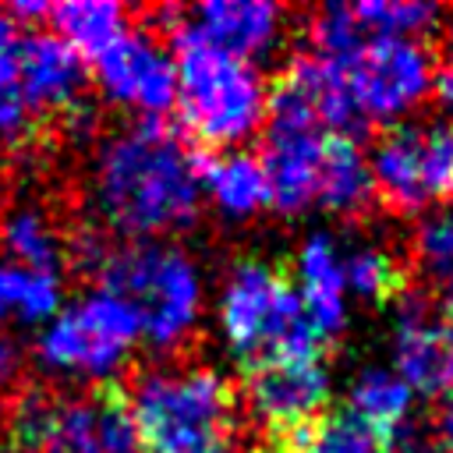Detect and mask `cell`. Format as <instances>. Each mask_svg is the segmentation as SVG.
<instances>
[{
	"label": "cell",
	"instance_id": "cell-1",
	"mask_svg": "<svg viewBox=\"0 0 453 453\" xmlns=\"http://www.w3.org/2000/svg\"><path fill=\"white\" fill-rule=\"evenodd\" d=\"M88 195L110 234L163 241L198 219V156L166 120H127L99 142Z\"/></svg>",
	"mask_w": 453,
	"mask_h": 453
},
{
	"label": "cell",
	"instance_id": "cell-2",
	"mask_svg": "<svg viewBox=\"0 0 453 453\" xmlns=\"http://www.w3.org/2000/svg\"><path fill=\"white\" fill-rule=\"evenodd\" d=\"M170 57L177 74L173 106L191 138L212 145V152L241 149L265 127L269 85L258 67L202 39L180 11H166Z\"/></svg>",
	"mask_w": 453,
	"mask_h": 453
},
{
	"label": "cell",
	"instance_id": "cell-3",
	"mask_svg": "<svg viewBox=\"0 0 453 453\" xmlns=\"http://www.w3.org/2000/svg\"><path fill=\"white\" fill-rule=\"evenodd\" d=\"M142 453H230L237 400L205 365H156L131 379L124 396Z\"/></svg>",
	"mask_w": 453,
	"mask_h": 453
},
{
	"label": "cell",
	"instance_id": "cell-4",
	"mask_svg": "<svg viewBox=\"0 0 453 453\" xmlns=\"http://www.w3.org/2000/svg\"><path fill=\"white\" fill-rule=\"evenodd\" d=\"M96 276L99 290L120 297L131 308L142 340L156 350H177L202 319V269L184 248L170 241L106 248Z\"/></svg>",
	"mask_w": 453,
	"mask_h": 453
},
{
	"label": "cell",
	"instance_id": "cell-5",
	"mask_svg": "<svg viewBox=\"0 0 453 453\" xmlns=\"http://www.w3.org/2000/svg\"><path fill=\"white\" fill-rule=\"evenodd\" d=\"M216 322L226 350L244 365L269 357H322V336L311 326L294 283L255 258L237 262L216 297Z\"/></svg>",
	"mask_w": 453,
	"mask_h": 453
},
{
	"label": "cell",
	"instance_id": "cell-6",
	"mask_svg": "<svg viewBox=\"0 0 453 453\" xmlns=\"http://www.w3.org/2000/svg\"><path fill=\"white\" fill-rule=\"evenodd\" d=\"M7 435L21 453H142L131 411L117 389H21L7 411Z\"/></svg>",
	"mask_w": 453,
	"mask_h": 453
},
{
	"label": "cell",
	"instance_id": "cell-7",
	"mask_svg": "<svg viewBox=\"0 0 453 453\" xmlns=\"http://www.w3.org/2000/svg\"><path fill=\"white\" fill-rule=\"evenodd\" d=\"M138 340L142 333L131 308L96 287L78 301L64 304L39 329L35 365L57 379L106 382L127 365Z\"/></svg>",
	"mask_w": 453,
	"mask_h": 453
},
{
	"label": "cell",
	"instance_id": "cell-8",
	"mask_svg": "<svg viewBox=\"0 0 453 453\" xmlns=\"http://www.w3.org/2000/svg\"><path fill=\"white\" fill-rule=\"evenodd\" d=\"M343 74L361 120L396 124L432 96L435 57L414 39L365 35V42L343 64Z\"/></svg>",
	"mask_w": 453,
	"mask_h": 453
},
{
	"label": "cell",
	"instance_id": "cell-9",
	"mask_svg": "<svg viewBox=\"0 0 453 453\" xmlns=\"http://www.w3.org/2000/svg\"><path fill=\"white\" fill-rule=\"evenodd\" d=\"M92 74L99 92L113 106L131 110L134 120H163L177 96L170 46L142 25H131L99 57H92Z\"/></svg>",
	"mask_w": 453,
	"mask_h": 453
},
{
	"label": "cell",
	"instance_id": "cell-10",
	"mask_svg": "<svg viewBox=\"0 0 453 453\" xmlns=\"http://www.w3.org/2000/svg\"><path fill=\"white\" fill-rule=\"evenodd\" d=\"M248 372L244 393L251 418L287 446L301 428L326 414L333 382L322 357H269Z\"/></svg>",
	"mask_w": 453,
	"mask_h": 453
},
{
	"label": "cell",
	"instance_id": "cell-11",
	"mask_svg": "<svg viewBox=\"0 0 453 453\" xmlns=\"http://www.w3.org/2000/svg\"><path fill=\"white\" fill-rule=\"evenodd\" d=\"M393 372L414 396L446 400L453 393V315L428 294H407L396 304Z\"/></svg>",
	"mask_w": 453,
	"mask_h": 453
},
{
	"label": "cell",
	"instance_id": "cell-12",
	"mask_svg": "<svg viewBox=\"0 0 453 453\" xmlns=\"http://www.w3.org/2000/svg\"><path fill=\"white\" fill-rule=\"evenodd\" d=\"M322 145H326V131L319 127L265 120V145L258 163L269 184V209L283 216H301L315 209Z\"/></svg>",
	"mask_w": 453,
	"mask_h": 453
},
{
	"label": "cell",
	"instance_id": "cell-13",
	"mask_svg": "<svg viewBox=\"0 0 453 453\" xmlns=\"http://www.w3.org/2000/svg\"><path fill=\"white\" fill-rule=\"evenodd\" d=\"M14 71L21 92L39 117H64L81 103L85 92V60L53 32H28L14 42Z\"/></svg>",
	"mask_w": 453,
	"mask_h": 453
},
{
	"label": "cell",
	"instance_id": "cell-14",
	"mask_svg": "<svg viewBox=\"0 0 453 453\" xmlns=\"http://www.w3.org/2000/svg\"><path fill=\"white\" fill-rule=\"evenodd\" d=\"M180 14L202 39L248 64L273 53L287 35V7L269 0H205Z\"/></svg>",
	"mask_w": 453,
	"mask_h": 453
},
{
	"label": "cell",
	"instance_id": "cell-15",
	"mask_svg": "<svg viewBox=\"0 0 453 453\" xmlns=\"http://www.w3.org/2000/svg\"><path fill=\"white\" fill-rule=\"evenodd\" d=\"M273 88L283 92L290 103H297L326 134H350L354 138V131L365 127V120L350 99L343 64H336V60L301 53L287 64V71L276 78Z\"/></svg>",
	"mask_w": 453,
	"mask_h": 453
},
{
	"label": "cell",
	"instance_id": "cell-16",
	"mask_svg": "<svg viewBox=\"0 0 453 453\" xmlns=\"http://www.w3.org/2000/svg\"><path fill=\"white\" fill-rule=\"evenodd\" d=\"M368 173L375 198L400 216H418L432 205L425 180V152L418 124H393L368 152Z\"/></svg>",
	"mask_w": 453,
	"mask_h": 453
},
{
	"label": "cell",
	"instance_id": "cell-17",
	"mask_svg": "<svg viewBox=\"0 0 453 453\" xmlns=\"http://www.w3.org/2000/svg\"><path fill=\"white\" fill-rule=\"evenodd\" d=\"M294 290L319 329L322 340H333L347 326V283H343V251L329 234H311L294 255Z\"/></svg>",
	"mask_w": 453,
	"mask_h": 453
},
{
	"label": "cell",
	"instance_id": "cell-18",
	"mask_svg": "<svg viewBox=\"0 0 453 453\" xmlns=\"http://www.w3.org/2000/svg\"><path fill=\"white\" fill-rule=\"evenodd\" d=\"M198 191L226 219H251L269 209V184L258 156L244 149H223L198 156Z\"/></svg>",
	"mask_w": 453,
	"mask_h": 453
},
{
	"label": "cell",
	"instance_id": "cell-19",
	"mask_svg": "<svg viewBox=\"0 0 453 453\" xmlns=\"http://www.w3.org/2000/svg\"><path fill=\"white\" fill-rule=\"evenodd\" d=\"M375 202L372 173H368V152L350 134H326L322 163H319V184H315V205L333 216H361Z\"/></svg>",
	"mask_w": 453,
	"mask_h": 453
},
{
	"label": "cell",
	"instance_id": "cell-20",
	"mask_svg": "<svg viewBox=\"0 0 453 453\" xmlns=\"http://www.w3.org/2000/svg\"><path fill=\"white\" fill-rule=\"evenodd\" d=\"M347 411L354 418H361L386 442L393 432H400L411 421L414 393L393 368L368 365L347 386Z\"/></svg>",
	"mask_w": 453,
	"mask_h": 453
},
{
	"label": "cell",
	"instance_id": "cell-21",
	"mask_svg": "<svg viewBox=\"0 0 453 453\" xmlns=\"http://www.w3.org/2000/svg\"><path fill=\"white\" fill-rule=\"evenodd\" d=\"M53 35L64 39L81 60L99 57L117 35L131 28L127 7L117 0H67L50 7Z\"/></svg>",
	"mask_w": 453,
	"mask_h": 453
},
{
	"label": "cell",
	"instance_id": "cell-22",
	"mask_svg": "<svg viewBox=\"0 0 453 453\" xmlns=\"http://www.w3.org/2000/svg\"><path fill=\"white\" fill-rule=\"evenodd\" d=\"M0 251L11 258V265L53 269V273H60L67 255L60 230L35 205H11L0 216Z\"/></svg>",
	"mask_w": 453,
	"mask_h": 453
},
{
	"label": "cell",
	"instance_id": "cell-23",
	"mask_svg": "<svg viewBox=\"0 0 453 453\" xmlns=\"http://www.w3.org/2000/svg\"><path fill=\"white\" fill-rule=\"evenodd\" d=\"M411 255L428 283V297L453 315V212H428L421 216Z\"/></svg>",
	"mask_w": 453,
	"mask_h": 453
},
{
	"label": "cell",
	"instance_id": "cell-24",
	"mask_svg": "<svg viewBox=\"0 0 453 453\" xmlns=\"http://www.w3.org/2000/svg\"><path fill=\"white\" fill-rule=\"evenodd\" d=\"M350 11L365 35L414 39V42H421V35L439 32L446 18V7L428 0H365V4H350Z\"/></svg>",
	"mask_w": 453,
	"mask_h": 453
},
{
	"label": "cell",
	"instance_id": "cell-25",
	"mask_svg": "<svg viewBox=\"0 0 453 453\" xmlns=\"http://www.w3.org/2000/svg\"><path fill=\"white\" fill-rule=\"evenodd\" d=\"M4 304H7V315L21 319L25 326H39L42 329L64 308V280L53 269L7 265Z\"/></svg>",
	"mask_w": 453,
	"mask_h": 453
},
{
	"label": "cell",
	"instance_id": "cell-26",
	"mask_svg": "<svg viewBox=\"0 0 453 453\" xmlns=\"http://www.w3.org/2000/svg\"><path fill=\"white\" fill-rule=\"evenodd\" d=\"M343 283L347 297L368 301V304H386L400 297L403 290V269L393 251L379 244H354L343 255Z\"/></svg>",
	"mask_w": 453,
	"mask_h": 453
},
{
	"label": "cell",
	"instance_id": "cell-27",
	"mask_svg": "<svg viewBox=\"0 0 453 453\" xmlns=\"http://www.w3.org/2000/svg\"><path fill=\"white\" fill-rule=\"evenodd\" d=\"M283 449L287 453H382V439L343 407L315 418Z\"/></svg>",
	"mask_w": 453,
	"mask_h": 453
},
{
	"label": "cell",
	"instance_id": "cell-28",
	"mask_svg": "<svg viewBox=\"0 0 453 453\" xmlns=\"http://www.w3.org/2000/svg\"><path fill=\"white\" fill-rule=\"evenodd\" d=\"M308 42H311L308 53L336 60V64H347L354 57V50L365 42V32L354 21L350 4H326L308 21Z\"/></svg>",
	"mask_w": 453,
	"mask_h": 453
},
{
	"label": "cell",
	"instance_id": "cell-29",
	"mask_svg": "<svg viewBox=\"0 0 453 453\" xmlns=\"http://www.w3.org/2000/svg\"><path fill=\"white\" fill-rule=\"evenodd\" d=\"M35 113L14 71V46L0 57V145H25L35 131Z\"/></svg>",
	"mask_w": 453,
	"mask_h": 453
},
{
	"label": "cell",
	"instance_id": "cell-30",
	"mask_svg": "<svg viewBox=\"0 0 453 453\" xmlns=\"http://www.w3.org/2000/svg\"><path fill=\"white\" fill-rule=\"evenodd\" d=\"M421 152H425V180H428L432 205L449 202L453 198V127L449 124L421 127Z\"/></svg>",
	"mask_w": 453,
	"mask_h": 453
},
{
	"label": "cell",
	"instance_id": "cell-31",
	"mask_svg": "<svg viewBox=\"0 0 453 453\" xmlns=\"http://www.w3.org/2000/svg\"><path fill=\"white\" fill-rule=\"evenodd\" d=\"M382 453H442V449H439V439H435L432 428H421V425L407 421L400 432H393L382 442Z\"/></svg>",
	"mask_w": 453,
	"mask_h": 453
},
{
	"label": "cell",
	"instance_id": "cell-32",
	"mask_svg": "<svg viewBox=\"0 0 453 453\" xmlns=\"http://www.w3.org/2000/svg\"><path fill=\"white\" fill-rule=\"evenodd\" d=\"M18 372H21V350H18V343L0 329V396L14 389Z\"/></svg>",
	"mask_w": 453,
	"mask_h": 453
},
{
	"label": "cell",
	"instance_id": "cell-33",
	"mask_svg": "<svg viewBox=\"0 0 453 453\" xmlns=\"http://www.w3.org/2000/svg\"><path fill=\"white\" fill-rule=\"evenodd\" d=\"M50 7L53 4H42V0H14L4 7V14L14 21V25H39V21H50Z\"/></svg>",
	"mask_w": 453,
	"mask_h": 453
},
{
	"label": "cell",
	"instance_id": "cell-34",
	"mask_svg": "<svg viewBox=\"0 0 453 453\" xmlns=\"http://www.w3.org/2000/svg\"><path fill=\"white\" fill-rule=\"evenodd\" d=\"M432 432H435V439H439V449H442V453H453V393L442 400Z\"/></svg>",
	"mask_w": 453,
	"mask_h": 453
},
{
	"label": "cell",
	"instance_id": "cell-35",
	"mask_svg": "<svg viewBox=\"0 0 453 453\" xmlns=\"http://www.w3.org/2000/svg\"><path fill=\"white\" fill-rule=\"evenodd\" d=\"M432 92L439 96V103L446 110H453V53L442 64H435V85H432Z\"/></svg>",
	"mask_w": 453,
	"mask_h": 453
},
{
	"label": "cell",
	"instance_id": "cell-36",
	"mask_svg": "<svg viewBox=\"0 0 453 453\" xmlns=\"http://www.w3.org/2000/svg\"><path fill=\"white\" fill-rule=\"evenodd\" d=\"M14 42H18V25H14V21H11V18L0 11V57H4V53H7Z\"/></svg>",
	"mask_w": 453,
	"mask_h": 453
},
{
	"label": "cell",
	"instance_id": "cell-37",
	"mask_svg": "<svg viewBox=\"0 0 453 453\" xmlns=\"http://www.w3.org/2000/svg\"><path fill=\"white\" fill-rule=\"evenodd\" d=\"M4 276H7V262L0 258V319L7 315V304H4Z\"/></svg>",
	"mask_w": 453,
	"mask_h": 453
}]
</instances>
